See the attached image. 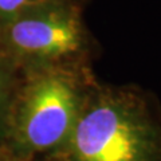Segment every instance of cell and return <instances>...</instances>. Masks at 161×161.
<instances>
[{
    "mask_svg": "<svg viewBox=\"0 0 161 161\" xmlns=\"http://www.w3.org/2000/svg\"><path fill=\"white\" fill-rule=\"evenodd\" d=\"M87 43L79 8L73 0H44L0 26V50L14 62L59 66L78 57Z\"/></svg>",
    "mask_w": 161,
    "mask_h": 161,
    "instance_id": "obj_2",
    "label": "cell"
},
{
    "mask_svg": "<svg viewBox=\"0 0 161 161\" xmlns=\"http://www.w3.org/2000/svg\"><path fill=\"white\" fill-rule=\"evenodd\" d=\"M44 0H0V26L8 23L24 9Z\"/></svg>",
    "mask_w": 161,
    "mask_h": 161,
    "instance_id": "obj_5",
    "label": "cell"
},
{
    "mask_svg": "<svg viewBox=\"0 0 161 161\" xmlns=\"http://www.w3.org/2000/svg\"><path fill=\"white\" fill-rule=\"evenodd\" d=\"M14 60L0 50V124L7 118L14 102Z\"/></svg>",
    "mask_w": 161,
    "mask_h": 161,
    "instance_id": "obj_4",
    "label": "cell"
},
{
    "mask_svg": "<svg viewBox=\"0 0 161 161\" xmlns=\"http://www.w3.org/2000/svg\"><path fill=\"white\" fill-rule=\"evenodd\" d=\"M85 95L78 79L60 66L38 67L18 102L16 132L22 144L44 152L67 141Z\"/></svg>",
    "mask_w": 161,
    "mask_h": 161,
    "instance_id": "obj_3",
    "label": "cell"
},
{
    "mask_svg": "<svg viewBox=\"0 0 161 161\" xmlns=\"http://www.w3.org/2000/svg\"><path fill=\"white\" fill-rule=\"evenodd\" d=\"M73 161H160L161 134L137 95L108 90L86 98L69 137Z\"/></svg>",
    "mask_w": 161,
    "mask_h": 161,
    "instance_id": "obj_1",
    "label": "cell"
}]
</instances>
